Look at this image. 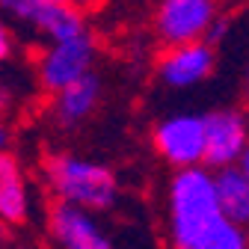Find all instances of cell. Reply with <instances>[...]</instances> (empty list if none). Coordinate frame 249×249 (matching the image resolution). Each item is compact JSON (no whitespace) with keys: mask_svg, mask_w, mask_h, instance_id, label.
I'll use <instances>...</instances> for the list:
<instances>
[{"mask_svg":"<svg viewBox=\"0 0 249 249\" xmlns=\"http://www.w3.org/2000/svg\"><path fill=\"white\" fill-rule=\"evenodd\" d=\"M213 249H249V240H246V234H243V226H237L229 237H223Z\"/></svg>","mask_w":249,"mask_h":249,"instance_id":"13","label":"cell"},{"mask_svg":"<svg viewBox=\"0 0 249 249\" xmlns=\"http://www.w3.org/2000/svg\"><path fill=\"white\" fill-rule=\"evenodd\" d=\"M3 226H6V220L0 216V243H3V237H6V229H3Z\"/></svg>","mask_w":249,"mask_h":249,"instance_id":"19","label":"cell"},{"mask_svg":"<svg viewBox=\"0 0 249 249\" xmlns=\"http://www.w3.org/2000/svg\"><path fill=\"white\" fill-rule=\"evenodd\" d=\"M95 39L92 33L71 36V39H62V42H51V48L42 53L39 59V80L48 92L66 89L69 83L80 80L83 74L92 71V62H95Z\"/></svg>","mask_w":249,"mask_h":249,"instance_id":"5","label":"cell"},{"mask_svg":"<svg viewBox=\"0 0 249 249\" xmlns=\"http://www.w3.org/2000/svg\"><path fill=\"white\" fill-rule=\"evenodd\" d=\"M48 3H56V6H69V3H77V0H48Z\"/></svg>","mask_w":249,"mask_h":249,"instance_id":"18","label":"cell"},{"mask_svg":"<svg viewBox=\"0 0 249 249\" xmlns=\"http://www.w3.org/2000/svg\"><path fill=\"white\" fill-rule=\"evenodd\" d=\"M246 175H249V145H246V151H243V158H240V163H237Z\"/></svg>","mask_w":249,"mask_h":249,"instance_id":"16","label":"cell"},{"mask_svg":"<svg viewBox=\"0 0 249 249\" xmlns=\"http://www.w3.org/2000/svg\"><path fill=\"white\" fill-rule=\"evenodd\" d=\"M220 0H158L151 30L163 48L208 42V33L220 21Z\"/></svg>","mask_w":249,"mask_h":249,"instance_id":"3","label":"cell"},{"mask_svg":"<svg viewBox=\"0 0 249 249\" xmlns=\"http://www.w3.org/2000/svg\"><path fill=\"white\" fill-rule=\"evenodd\" d=\"M169 220L175 249H213L237 226L226 216L216 196V178L202 163L175 172L169 187Z\"/></svg>","mask_w":249,"mask_h":249,"instance_id":"1","label":"cell"},{"mask_svg":"<svg viewBox=\"0 0 249 249\" xmlns=\"http://www.w3.org/2000/svg\"><path fill=\"white\" fill-rule=\"evenodd\" d=\"M27 211H30V199H27V184L21 178L18 160L12 154L0 151V216L9 226H18L27 220Z\"/></svg>","mask_w":249,"mask_h":249,"instance_id":"11","label":"cell"},{"mask_svg":"<svg viewBox=\"0 0 249 249\" xmlns=\"http://www.w3.org/2000/svg\"><path fill=\"white\" fill-rule=\"evenodd\" d=\"M0 151H6V131L0 128Z\"/></svg>","mask_w":249,"mask_h":249,"instance_id":"17","label":"cell"},{"mask_svg":"<svg viewBox=\"0 0 249 249\" xmlns=\"http://www.w3.org/2000/svg\"><path fill=\"white\" fill-rule=\"evenodd\" d=\"M154 151L175 169L199 166L205 163V142H208V124L199 113H175L154 124L151 131Z\"/></svg>","mask_w":249,"mask_h":249,"instance_id":"4","label":"cell"},{"mask_svg":"<svg viewBox=\"0 0 249 249\" xmlns=\"http://www.w3.org/2000/svg\"><path fill=\"white\" fill-rule=\"evenodd\" d=\"M48 181L56 199L74 202L80 208L107 211L119 199L116 175L107 166L83 160L77 154H53L48 160Z\"/></svg>","mask_w":249,"mask_h":249,"instance_id":"2","label":"cell"},{"mask_svg":"<svg viewBox=\"0 0 249 249\" xmlns=\"http://www.w3.org/2000/svg\"><path fill=\"white\" fill-rule=\"evenodd\" d=\"M216 69V45L211 42H187L169 45L158 56L154 74L166 89H190L205 83Z\"/></svg>","mask_w":249,"mask_h":249,"instance_id":"6","label":"cell"},{"mask_svg":"<svg viewBox=\"0 0 249 249\" xmlns=\"http://www.w3.org/2000/svg\"><path fill=\"white\" fill-rule=\"evenodd\" d=\"M77 3H83V6H89V3H95V0H77Z\"/></svg>","mask_w":249,"mask_h":249,"instance_id":"21","label":"cell"},{"mask_svg":"<svg viewBox=\"0 0 249 249\" xmlns=\"http://www.w3.org/2000/svg\"><path fill=\"white\" fill-rule=\"evenodd\" d=\"M208 142H205V166L223 169L237 166L249 145V116L237 107H220L205 116Z\"/></svg>","mask_w":249,"mask_h":249,"instance_id":"7","label":"cell"},{"mask_svg":"<svg viewBox=\"0 0 249 249\" xmlns=\"http://www.w3.org/2000/svg\"><path fill=\"white\" fill-rule=\"evenodd\" d=\"M51 234L62 249H110V240L101 226L74 202L56 199L51 211Z\"/></svg>","mask_w":249,"mask_h":249,"instance_id":"9","label":"cell"},{"mask_svg":"<svg viewBox=\"0 0 249 249\" xmlns=\"http://www.w3.org/2000/svg\"><path fill=\"white\" fill-rule=\"evenodd\" d=\"M0 9L30 27H36L51 42H62V39L86 33V21L74 3L56 6V3H48V0H0Z\"/></svg>","mask_w":249,"mask_h":249,"instance_id":"8","label":"cell"},{"mask_svg":"<svg viewBox=\"0 0 249 249\" xmlns=\"http://www.w3.org/2000/svg\"><path fill=\"white\" fill-rule=\"evenodd\" d=\"M243 95L249 101V56H246V66H243Z\"/></svg>","mask_w":249,"mask_h":249,"instance_id":"15","label":"cell"},{"mask_svg":"<svg viewBox=\"0 0 249 249\" xmlns=\"http://www.w3.org/2000/svg\"><path fill=\"white\" fill-rule=\"evenodd\" d=\"M12 249H30V246H12Z\"/></svg>","mask_w":249,"mask_h":249,"instance_id":"22","label":"cell"},{"mask_svg":"<svg viewBox=\"0 0 249 249\" xmlns=\"http://www.w3.org/2000/svg\"><path fill=\"white\" fill-rule=\"evenodd\" d=\"M98 101H101V77L95 71H89L80 80H74L66 89L56 92L53 119H56L59 128H77L80 122H86L92 113H95Z\"/></svg>","mask_w":249,"mask_h":249,"instance_id":"10","label":"cell"},{"mask_svg":"<svg viewBox=\"0 0 249 249\" xmlns=\"http://www.w3.org/2000/svg\"><path fill=\"white\" fill-rule=\"evenodd\" d=\"M12 33H9V27L6 24H0V62L3 59H9V53H12Z\"/></svg>","mask_w":249,"mask_h":249,"instance_id":"14","label":"cell"},{"mask_svg":"<svg viewBox=\"0 0 249 249\" xmlns=\"http://www.w3.org/2000/svg\"><path fill=\"white\" fill-rule=\"evenodd\" d=\"M6 101V89H3V83H0V104Z\"/></svg>","mask_w":249,"mask_h":249,"instance_id":"20","label":"cell"},{"mask_svg":"<svg viewBox=\"0 0 249 249\" xmlns=\"http://www.w3.org/2000/svg\"><path fill=\"white\" fill-rule=\"evenodd\" d=\"M213 178L226 216L237 226H249V175L240 166H223L213 172Z\"/></svg>","mask_w":249,"mask_h":249,"instance_id":"12","label":"cell"}]
</instances>
